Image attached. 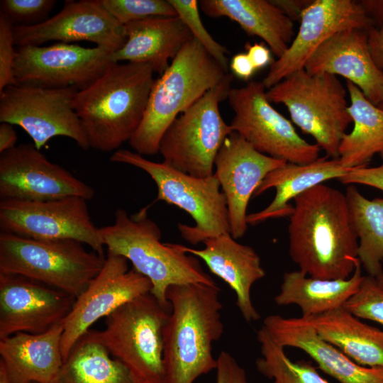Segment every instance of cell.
Returning <instances> with one entry per match:
<instances>
[{
	"mask_svg": "<svg viewBox=\"0 0 383 383\" xmlns=\"http://www.w3.org/2000/svg\"><path fill=\"white\" fill-rule=\"evenodd\" d=\"M345 194L359 240L357 257L368 275L377 278L383 274V198L368 199L352 184Z\"/></svg>",
	"mask_w": 383,
	"mask_h": 383,
	"instance_id": "32",
	"label": "cell"
},
{
	"mask_svg": "<svg viewBox=\"0 0 383 383\" xmlns=\"http://www.w3.org/2000/svg\"><path fill=\"white\" fill-rule=\"evenodd\" d=\"M112 52L100 47L57 43L17 47L13 66L19 84L82 89L112 63Z\"/></svg>",
	"mask_w": 383,
	"mask_h": 383,
	"instance_id": "14",
	"label": "cell"
},
{
	"mask_svg": "<svg viewBox=\"0 0 383 383\" xmlns=\"http://www.w3.org/2000/svg\"><path fill=\"white\" fill-rule=\"evenodd\" d=\"M294 201L288 226L293 262L313 278H349L358 259V238L345 194L320 184Z\"/></svg>",
	"mask_w": 383,
	"mask_h": 383,
	"instance_id": "1",
	"label": "cell"
},
{
	"mask_svg": "<svg viewBox=\"0 0 383 383\" xmlns=\"http://www.w3.org/2000/svg\"><path fill=\"white\" fill-rule=\"evenodd\" d=\"M154 73L148 64L112 62L75 93L72 106L90 148L111 152L131 140L143 121Z\"/></svg>",
	"mask_w": 383,
	"mask_h": 383,
	"instance_id": "2",
	"label": "cell"
},
{
	"mask_svg": "<svg viewBox=\"0 0 383 383\" xmlns=\"http://www.w3.org/2000/svg\"><path fill=\"white\" fill-rule=\"evenodd\" d=\"M59 383H138L120 361L92 335L91 329L64 360Z\"/></svg>",
	"mask_w": 383,
	"mask_h": 383,
	"instance_id": "31",
	"label": "cell"
},
{
	"mask_svg": "<svg viewBox=\"0 0 383 383\" xmlns=\"http://www.w3.org/2000/svg\"><path fill=\"white\" fill-rule=\"evenodd\" d=\"M77 91L72 87L8 86L0 92V121L22 128L38 150L52 138L64 136L87 150V138L72 106Z\"/></svg>",
	"mask_w": 383,
	"mask_h": 383,
	"instance_id": "12",
	"label": "cell"
},
{
	"mask_svg": "<svg viewBox=\"0 0 383 383\" xmlns=\"http://www.w3.org/2000/svg\"><path fill=\"white\" fill-rule=\"evenodd\" d=\"M293 22L300 21L303 11L313 0H271Z\"/></svg>",
	"mask_w": 383,
	"mask_h": 383,
	"instance_id": "44",
	"label": "cell"
},
{
	"mask_svg": "<svg viewBox=\"0 0 383 383\" xmlns=\"http://www.w3.org/2000/svg\"><path fill=\"white\" fill-rule=\"evenodd\" d=\"M148 206L129 216L122 209L114 213L113 223L100 228L107 252L124 257L138 273L152 283L150 293L165 306L169 287L201 283L217 286L206 273L198 257L182 251L179 244L160 242L159 226L148 216Z\"/></svg>",
	"mask_w": 383,
	"mask_h": 383,
	"instance_id": "4",
	"label": "cell"
},
{
	"mask_svg": "<svg viewBox=\"0 0 383 383\" xmlns=\"http://www.w3.org/2000/svg\"><path fill=\"white\" fill-rule=\"evenodd\" d=\"M73 240H37L0 233V274H18L77 298L99 273L106 256Z\"/></svg>",
	"mask_w": 383,
	"mask_h": 383,
	"instance_id": "6",
	"label": "cell"
},
{
	"mask_svg": "<svg viewBox=\"0 0 383 383\" xmlns=\"http://www.w3.org/2000/svg\"><path fill=\"white\" fill-rule=\"evenodd\" d=\"M373 26L379 28L383 25V0L357 1Z\"/></svg>",
	"mask_w": 383,
	"mask_h": 383,
	"instance_id": "45",
	"label": "cell"
},
{
	"mask_svg": "<svg viewBox=\"0 0 383 383\" xmlns=\"http://www.w3.org/2000/svg\"><path fill=\"white\" fill-rule=\"evenodd\" d=\"M262 82L231 88L228 95L234 116L233 131L257 151L286 162L305 165L319 158L321 148L302 138L292 122L266 96Z\"/></svg>",
	"mask_w": 383,
	"mask_h": 383,
	"instance_id": "11",
	"label": "cell"
},
{
	"mask_svg": "<svg viewBox=\"0 0 383 383\" xmlns=\"http://www.w3.org/2000/svg\"><path fill=\"white\" fill-rule=\"evenodd\" d=\"M261 357L255 361L257 370L273 383H329L318 372L311 362L292 361L262 326L257 333Z\"/></svg>",
	"mask_w": 383,
	"mask_h": 383,
	"instance_id": "33",
	"label": "cell"
},
{
	"mask_svg": "<svg viewBox=\"0 0 383 383\" xmlns=\"http://www.w3.org/2000/svg\"><path fill=\"white\" fill-rule=\"evenodd\" d=\"M0 383H11L9 381L4 366L0 362Z\"/></svg>",
	"mask_w": 383,
	"mask_h": 383,
	"instance_id": "47",
	"label": "cell"
},
{
	"mask_svg": "<svg viewBox=\"0 0 383 383\" xmlns=\"http://www.w3.org/2000/svg\"><path fill=\"white\" fill-rule=\"evenodd\" d=\"M374 26L354 0H313L303 11L300 26L287 51L270 65L262 81L266 89L301 70L313 53L335 33Z\"/></svg>",
	"mask_w": 383,
	"mask_h": 383,
	"instance_id": "18",
	"label": "cell"
},
{
	"mask_svg": "<svg viewBox=\"0 0 383 383\" xmlns=\"http://www.w3.org/2000/svg\"><path fill=\"white\" fill-rule=\"evenodd\" d=\"M246 48V53L256 70L273 63L271 50L263 44H248Z\"/></svg>",
	"mask_w": 383,
	"mask_h": 383,
	"instance_id": "43",
	"label": "cell"
},
{
	"mask_svg": "<svg viewBox=\"0 0 383 383\" xmlns=\"http://www.w3.org/2000/svg\"><path fill=\"white\" fill-rule=\"evenodd\" d=\"M282 346L303 350L318 368L340 383H383V367L357 364L340 350L321 338L301 317L285 318L272 314L262 325Z\"/></svg>",
	"mask_w": 383,
	"mask_h": 383,
	"instance_id": "22",
	"label": "cell"
},
{
	"mask_svg": "<svg viewBox=\"0 0 383 383\" xmlns=\"http://www.w3.org/2000/svg\"><path fill=\"white\" fill-rule=\"evenodd\" d=\"M367 45L372 58L383 73V25L379 28L370 27L367 30Z\"/></svg>",
	"mask_w": 383,
	"mask_h": 383,
	"instance_id": "41",
	"label": "cell"
},
{
	"mask_svg": "<svg viewBox=\"0 0 383 383\" xmlns=\"http://www.w3.org/2000/svg\"><path fill=\"white\" fill-rule=\"evenodd\" d=\"M124 28L126 43L111 53V62L148 64L160 75L193 38L179 16L143 19L124 25Z\"/></svg>",
	"mask_w": 383,
	"mask_h": 383,
	"instance_id": "25",
	"label": "cell"
},
{
	"mask_svg": "<svg viewBox=\"0 0 383 383\" xmlns=\"http://www.w3.org/2000/svg\"><path fill=\"white\" fill-rule=\"evenodd\" d=\"M203 249L179 244L186 253L201 259L210 271L223 280L235 292L236 306L245 321H257L260 315L251 299V288L265 272L261 260L250 246L238 243L230 233L207 238Z\"/></svg>",
	"mask_w": 383,
	"mask_h": 383,
	"instance_id": "23",
	"label": "cell"
},
{
	"mask_svg": "<svg viewBox=\"0 0 383 383\" xmlns=\"http://www.w3.org/2000/svg\"><path fill=\"white\" fill-rule=\"evenodd\" d=\"M344 308L359 318L383 326V290L377 285L376 279L364 276L358 290L347 301Z\"/></svg>",
	"mask_w": 383,
	"mask_h": 383,
	"instance_id": "36",
	"label": "cell"
},
{
	"mask_svg": "<svg viewBox=\"0 0 383 383\" xmlns=\"http://www.w3.org/2000/svg\"><path fill=\"white\" fill-rule=\"evenodd\" d=\"M175 9L177 16L187 26L192 37L227 72L228 50L218 43L204 27L199 13V3L196 0H168Z\"/></svg>",
	"mask_w": 383,
	"mask_h": 383,
	"instance_id": "34",
	"label": "cell"
},
{
	"mask_svg": "<svg viewBox=\"0 0 383 383\" xmlns=\"http://www.w3.org/2000/svg\"><path fill=\"white\" fill-rule=\"evenodd\" d=\"M55 4V0H1L0 7L13 26H29L46 21Z\"/></svg>",
	"mask_w": 383,
	"mask_h": 383,
	"instance_id": "37",
	"label": "cell"
},
{
	"mask_svg": "<svg viewBox=\"0 0 383 383\" xmlns=\"http://www.w3.org/2000/svg\"><path fill=\"white\" fill-rule=\"evenodd\" d=\"M351 170L343 167L339 159H328L327 156L305 165L286 162L270 172L255 190L254 196L270 188H274L276 194L266 208L248 215V224L253 226L270 218L289 216L293 210L291 200L326 181L338 179Z\"/></svg>",
	"mask_w": 383,
	"mask_h": 383,
	"instance_id": "26",
	"label": "cell"
},
{
	"mask_svg": "<svg viewBox=\"0 0 383 383\" xmlns=\"http://www.w3.org/2000/svg\"><path fill=\"white\" fill-rule=\"evenodd\" d=\"M228 72L192 38L155 79L141 123L128 141L141 155L159 152L173 121L217 85Z\"/></svg>",
	"mask_w": 383,
	"mask_h": 383,
	"instance_id": "5",
	"label": "cell"
},
{
	"mask_svg": "<svg viewBox=\"0 0 383 383\" xmlns=\"http://www.w3.org/2000/svg\"><path fill=\"white\" fill-rule=\"evenodd\" d=\"M230 68L237 77L248 81L257 71L246 52L235 55L230 62Z\"/></svg>",
	"mask_w": 383,
	"mask_h": 383,
	"instance_id": "42",
	"label": "cell"
},
{
	"mask_svg": "<svg viewBox=\"0 0 383 383\" xmlns=\"http://www.w3.org/2000/svg\"><path fill=\"white\" fill-rule=\"evenodd\" d=\"M15 45H37L57 40L73 43L89 41L111 52L126 43L124 26L100 0L66 1L54 16L33 26H13Z\"/></svg>",
	"mask_w": 383,
	"mask_h": 383,
	"instance_id": "17",
	"label": "cell"
},
{
	"mask_svg": "<svg viewBox=\"0 0 383 383\" xmlns=\"http://www.w3.org/2000/svg\"><path fill=\"white\" fill-rule=\"evenodd\" d=\"M363 277L359 259L353 274L345 279H321L308 277L300 270L287 272L274 302L278 306H298L303 318L322 314L343 307L357 292Z\"/></svg>",
	"mask_w": 383,
	"mask_h": 383,
	"instance_id": "28",
	"label": "cell"
},
{
	"mask_svg": "<svg viewBox=\"0 0 383 383\" xmlns=\"http://www.w3.org/2000/svg\"><path fill=\"white\" fill-rule=\"evenodd\" d=\"M16 141L17 135L13 125L1 123L0 125V153L16 146Z\"/></svg>",
	"mask_w": 383,
	"mask_h": 383,
	"instance_id": "46",
	"label": "cell"
},
{
	"mask_svg": "<svg viewBox=\"0 0 383 383\" xmlns=\"http://www.w3.org/2000/svg\"><path fill=\"white\" fill-rule=\"evenodd\" d=\"M152 287L148 277L134 269L128 270L126 258L107 252L101 270L76 298L71 311L62 321L61 348L64 360L77 340L99 319L150 292Z\"/></svg>",
	"mask_w": 383,
	"mask_h": 383,
	"instance_id": "15",
	"label": "cell"
},
{
	"mask_svg": "<svg viewBox=\"0 0 383 383\" xmlns=\"http://www.w3.org/2000/svg\"><path fill=\"white\" fill-rule=\"evenodd\" d=\"M286 162L254 149L235 132L223 142L214 161L216 175L227 202L230 233L242 238L247 229V208L265 177Z\"/></svg>",
	"mask_w": 383,
	"mask_h": 383,
	"instance_id": "20",
	"label": "cell"
},
{
	"mask_svg": "<svg viewBox=\"0 0 383 383\" xmlns=\"http://www.w3.org/2000/svg\"><path fill=\"white\" fill-rule=\"evenodd\" d=\"M216 383H249L246 372L235 357L222 350L217 357Z\"/></svg>",
	"mask_w": 383,
	"mask_h": 383,
	"instance_id": "40",
	"label": "cell"
},
{
	"mask_svg": "<svg viewBox=\"0 0 383 383\" xmlns=\"http://www.w3.org/2000/svg\"><path fill=\"white\" fill-rule=\"evenodd\" d=\"M76 298L18 274H0V339L44 333L62 322Z\"/></svg>",
	"mask_w": 383,
	"mask_h": 383,
	"instance_id": "19",
	"label": "cell"
},
{
	"mask_svg": "<svg viewBox=\"0 0 383 383\" xmlns=\"http://www.w3.org/2000/svg\"><path fill=\"white\" fill-rule=\"evenodd\" d=\"M14 45L13 26L0 11V92L8 86L18 84L13 75Z\"/></svg>",
	"mask_w": 383,
	"mask_h": 383,
	"instance_id": "38",
	"label": "cell"
},
{
	"mask_svg": "<svg viewBox=\"0 0 383 383\" xmlns=\"http://www.w3.org/2000/svg\"><path fill=\"white\" fill-rule=\"evenodd\" d=\"M94 189L62 166L50 161L30 143L0 155L1 199L47 201L68 196L89 200Z\"/></svg>",
	"mask_w": 383,
	"mask_h": 383,
	"instance_id": "16",
	"label": "cell"
},
{
	"mask_svg": "<svg viewBox=\"0 0 383 383\" xmlns=\"http://www.w3.org/2000/svg\"><path fill=\"white\" fill-rule=\"evenodd\" d=\"M170 311L149 292L106 316L104 330L91 332L138 383H165L163 331Z\"/></svg>",
	"mask_w": 383,
	"mask_h": 383,
	"instance_id": "8",
	"label": "cell"
},
{
	"mask_svg": "<svg viewBox=\"0 0 383 383\" xmlns=\"http://www.w3.org/2000/svg\"><path fill=\"white\" fill-rule=\"evenodd\" d=\"M33 383H36V382H33Z\"/></svg>",
	"mask_w": 383,
	"mask_h": 383,
	"instance_id": "50",
	"label": "cell"
},
{
	"mask_svg": "<svg viewBox=\"0 0 383 383\" xmlns=\"http://www.w3.org/2000/svg\"><path fill=\"white\" fill-rule=\"evenodd\" d=\"M104 7L122 25L156 17H174L177 12L168 0H100Z\"/></svg>",
	"mask_w": 383,
	"mask_h": 383,
	"instance_id": "35",
	"label": "cell"
},
{
	"mask_svg": "<svg viewBox=\"0 0 383 383\" xmlns=\"http://www.w3.org/2000/svg\"><path fill=\"white\" fill-rule=\"evenodd\" d=\"M233 75L227 73L190 108L177 117L164 133L159 147L163 162L189 175L213 174L214 161L233 131L222 118L219 104L228 98Z\"/></svg>",
	"mask_w": 383,
	"mask_h": 383,
	"instance_id": "10",
	"label": "cell"
},
{
	"mask_svg": "<svg viewBox=\"0 0 383 383\" xmlns=\"http://www.w3.org/2000/svg\"><path fill=\"white\" fill-rule=\"evenodd\" d=\"M345 88L337 76L304 68L266 90L271 103L282 104L292 122L311 135L328 157L339 158V147L352 122Z\"/></svg>",
	"mask_w": 383,
	"mask_h": 383,
	"instance_id": "7",
	"label": "cell"
},
{
	"mask_svg": "<svg viewBox=\"0 0 383 383\" xmlns=\"http://www.w3.org/2000/svg\"><path fill=\"white\" fill-rule=\"evenodd\" d=\"M199 8L213 18L226 17L250 36H257L279 58L294 35V22L271 0H202Z\"/></svg>",
	"mask_w": 383,
	"mask_h": 383,
	"instance_id": "27",
	"label": "cell"
},
{
	"mask_svg": "<svg viewBox=\"0 0 383 383\" xmlns=\"http://www.w3.org/2000/svg\"><path fill=\"white\" fill-rule=\"evenodd\" d=\"M62 333L61 322L42 333L20 332L0 339V362L11 383H59Z\"/></svg>",
	"mask_w": 383,
	"mask_h": 383,
	"instance_id": "24",
	"label": "cell"
},
{
	"mask_svg": "<svg viewBox=\"0 0 383 383\" xmlns=\"http://www.w3.org/2000/svg\"><path fill=\"white\" fill-rule=\"evenodd\" d=\"M110 160L145 171L157 188L154 202L162 201L177 206L192 216L194 226L178 223L181 236L191 244L196 245L211 237L230 233L226 199L214 173L205 178L194 177L164 162L149 160L126 149L116 150Z\"/></svg>",
	"mask_w": 383,
	"mask_h": 383,
	"instance_id": "9",
	"label": "cell"
},
{
	"mask_svg": "<svg viewBox=\"0 0 383 383\" xmlns=\"http://www.w3.org/2000/svg\"><path fill=\"white\" fill-rule=\"evenodd\" d=\"M86 199L68 196L47 201L1 199V232L37 240H73L104 255V245Z\"/></svg>",
	"mask_w": 383,
	"mask_h": 383,
	"instance_id": "13",
	"label": "cell"
},
{
	"mask_svg": "<svg viewBox=\"0 0 383 383\" xmlns=\"http://www.w3.org/2000/svg\"><path fill=\"white\" fill-rule=\"evenodd\" d=\"M379 108L383 110V102H382L380 104L377 106Z\"/></svg>",
	"mask_w": 383,
	"mask_h": 383,
	"instance_id": "49",
	"label": "cell"
},
{
	"mask_svg": "<svg viewBox=\"0 0 383 383\" xmlns=\"http://www.w3.org/2000/svg\"><path fill=\"white\" fill-rule=\"evenodd\" d=\"M380 156L382 163L379 166L353 168L338 180L345 184H359L370 186L383 192V153Z\"/></svg>",
	"mask_w": 383,
	"mask_h": 383,
	"instance_id": "39",
	"label": "cell"
},
{
	"mask_svg": "<svg viewBox=\"0 0 383 383\" xmlns=\"http://www.w3.org/2000/svg\"><path fill=\"white\" fill-rule=\"evenodd\" d=\"M304 68L311 74L341 76L373 104L383 102V73L369 51L367 30L350 28L335 33L313 53Z\"/></svg>",
	"mask_w": 383,
	"mask_h": 383,
	"instance_id": "21",
	"label": "cell"
},
{
	"mask_svg": "<svg viewBox=\"0 0 383 383\" xmlns=\"http://www.w3.org/2000/svg\"><path fill=\"white\" fill-rule=\"evenodd\" d=\"M171 311L163 331L165 383H194L216 370L212 345L223 333L218 286L169 287Z\"/></svg>",
	"mask_w": 383,
	"mask_h": 383,
	"instance_id": "3",
	"label": "cell"
},
{
	"mask_svg": "<svg viewBox=\"0 0 383 383\" xmlns=\"http://www.w3.org/2000/svg\"><path fill=\"white\" fill-rule=\"evenodd\" d=\"M376 279V282L379 287L383 290V274Z\"/></svg>",
	"mask_w": 383,
	"mask_h": 383,
	"instance_id": "48",
	"label": "cell"
},
{
	"mask_svg": "<svg viewBox=\"0 0 383 383\" xmlns=\"http://www.w3.org/2000/svg\"><path fill=\"white\" fill-rule=\"evenodd\" d=\"M319 336L357 364L383 367V331L361 321L344 306L303 318Z\"/></svg>",
	"mask_w": 383,
	"mask_h": 383,
	"instance_id": "29",
	"label": "cell"
},
{
	"mask_svg": "<svg viewBox=\"0 0 383 383\" xmlns=\"http://www.w3.org/2000/svg\"><path fill=\"white\" fill-rule=\"evenodd\" d=\"M354 126L339 147V160L349 169L365 167L375 154L383 153V110L371 103L350 82H346Z\"/></svg>",
	"mask_w": 383,
	"mask_h": 383,
	"instance_id": "30",
	"label": "cell"
}]
</instances>
